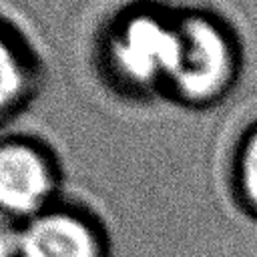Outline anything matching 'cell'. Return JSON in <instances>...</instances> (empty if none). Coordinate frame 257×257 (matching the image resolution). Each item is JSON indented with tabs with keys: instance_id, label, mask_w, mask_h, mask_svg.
Listing matches in <instances>:
<instances>
[{
	"instance_id": "obj_4",
	"label": "cell",
	"mask_w": 257,
	"mask_h": 257,
	"mask_svg": "<svg viewBox=\"0 0 257 257\" xmlns=\"http://www.w3.org/2000/svg\"><path fill=\"white\" fill-rule=\"evenodd\" d=\"M18 257H108V239L88 211L54 203L22 223Z\"/></svg>"
},
{
	"instance_id": "obj_1",
	"label": "cell",
	"mask_w": 257,
	"mask_h": 257,
	"mask_svg": "<svg viewBox=\"0 0 257 257\" xmlns=\"http://www.w3.org/2000/svg\"><path fill=\"white\" fill-rule=\"evenodd\" d=\"M179 12L137 4L116 14L100 40V62L126 94L167 92L179 44Z\"/></svg>"
},
{
	"instance_id": "obj_3",
	"label": "cell",
	"mask_w": 257,
	"mask_h": 257,
	"mask_svg": "<svg viewBox=\"0 0 257 257\" xmlns=\"http://www.w3.org/2000/svg\"><path fill=\"white\" fill-rule=\"evenodd\" d=\"M58 165L38 141L8 137L0 141V215L26 223L56 203Z\"/></svg>"
},
{
	"instance_id": "obj_7",
	"label": "cell",
	"mask_w": 257,
	"mask_h": 257,
	"mask_svg": "<svg viewBox=\"0 0 257 257\" xmlns=\"http://www.w3.org/2000/svg\"><path fill=\"white\" fill-rule=\"evenodd\" d=\"M22 223L0 215V257H18Z\"/></svg>"
},
{
	"instance_id": "obj_6",
	"label": "cell",
	"mask_w": 257,
	"mask_h": 257,
	"mask_svg": "<svg viewBox=\"0 0 257 257\" xmlns=\"http://www.w3.org/2000/svg\"><path fill=\"white\" fill-rule=\"evenodd\" d=\"M233 187L241 207L257 217V122L245 131L235 149Z\"/></svg>"
},
{
	"instance_id": "obj_2",
	"label": "cell",
	"mask_w": 257,
	"mask_h": 257,
	"mask_svg": "<svg viewBox=\"0 0 257 257\" xmlns=\"http://www.w3.org/2000/svg\"><path fill=\"white\" fill-rule=\"evenodd\" d=\"M179 18V44L167 96L191 108L221 102L241 74V46L231 26L205 10H185Z\"/></svg>"
},
{
	"instance_id": "obj_5",
	"label": "cell",
	"mask_w": 257,
	"mask_h": 257,
	"mask_svg": "<svg viewBox=\"0 0 257 257\" xmlns=\"http://www.w3.org/2000/svg\"><path fill=\"white\" fill-rule=\"evenodd\" d=\"M38 62L26 40L0 20V124L14 116L34 92Z\"/></svg>"
}]
</instances>
